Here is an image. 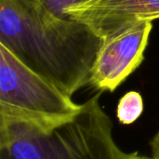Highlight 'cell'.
<instances>
[{
  "label": "cell",
  "mask_w": 159,
  "mask_h": 159,
  "mask_svg": "<svg viewBox=\"0 0 159 159\" xmlns=\"http://www.w3.org/2000/svg\"><path fill=\"white\" fill-rule=\"evenodd\" d=\"M138 159H154V158H153L151 156H149V157H147V156H140Z\"/></svg>",
  "instance_id": "cell-9"
},
{
  "label": "cell",
  "mask_w": 159,
  "mask_h": 159,
  "mask_svg": "<svg viewBox=\"0 0 159 159\" xmlns=\"http://www.w3.org/2000/svg\"><path fill=\"white\" fill-rule=\"evenodd\" d=\"M102 91L74 116L42 120L0 113V159H138L116 143Z\"/></svg>",
  "instance_id": "cell-2"
},
{
  "label": "cell",
  "mask_w": 159,
  "mask_h": 159,
  "mask_svg": "<svg viewBox=\"0 0 159 159\" xmlns=\"http://www.w3.org/2000/svg\"><path fill=\"white\" fill-rule=\"evenodd\" d=\"M35 2L36 4L43 7L45 9L49 11L50 13L59 16L66 18L63 14L64 10L67 9L69 7L82 2L84 0H32Z\"/></svg>",
  "instance_id": "cell-7"
},
{
  "label": "cell",
  "mask_w": 159,
  "mask_h": 159,
  "mask_svg": "<svg viewBox=\"0 0 159 159\" xmlns=\"http://www.w3.org/2000/svg\"><path fill=\"white\" fill-rule=\"evenodd\" d=\"M80 107L0 44V113L58 120L74 116Z\"/></svg>",
  "instance_id": "cell-3"
},
{
  "label": "cell",
  "mask_w": 159,
  "mask_h": 159,
  "mask_svg": "<svg viewBox=\"0 0 159 159\" xmlns=\"http://www.w3.org/2000/svg\"><path fill=\"white\" fill-rule=\"evenodd\" d=\"M63 14L104 38L138 21L159 19V0H84Z\"/></svg>",
  "instance_id": "cell-5"
},
{
  "label": "cell",
  "mask_w": 159,
  "mask_h": 159,
  "mask_svg": "<svg viewBox=\"0 0 159 159\" xmlns=\"http://www.w3.org/2000/svg\"><path fill=\"white\" fill-rule=\"evenodd\" d=\"M151 157L154 159H159V132H157L150 142Z\"/></svg>",
  "instance_id": "cell-8"
},
{
  "label": "cell",
  "mask_w": 159,
  "mask_h": 159,
  "mask_svg": "<svg viewBox=\"0 0 159 159\" xmlns=\"http://www.w3.org/2000/svg\"><path fill=\"white\" fill-rule=\"evenodd\" d=\"M143 112V99L137 91H129L120 100L116 108V116L120 123L130 125Z\"/></svg>",
  "instance_id": "cell-6"
},
{
  "label": "cell",
  "mask_w": 159,
  "mask_h": 159,
  "mask_svg": "<svg viewBox=\"0 0 159 159\" xmlns=\"http://www.w3.org/2000/svg\"><path fill=\"white\" fill-rule=\"evenodd\" d=\"M102 41L88 25L32 0H0V44L71 98L89 85Z\"/></svg>",
  "instance_id": "cell-1"
},
{
  "label": "cell",
  "mask_w": 159,
  "mask_h": 159,
  "mask_svg": "<svg viewBox=\"0 0 159 159\" xmlns=\"http://www.w3.org/2000/svg\"><path fill=\"white\" fill-rule=\"evenodd\" d=\"M152 29V21H138L102 38L89 85L102 92L115 91L143 63Z\"/></svg>",
  "instance_id": "cell-4"
}]
</instances>
